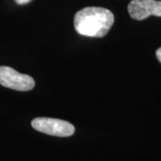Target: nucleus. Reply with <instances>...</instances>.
I'll return each instance as SVG.
<instances>
[{"label": "nucleus", "mask_w": 161, "mask_h": 161, "mask_svg": "<svg viewBox=\"0 0 161 161\" xmlns=\"http://www.w3.org/2000/svg\"><path fill=\"white\" fill-rule=\"evenodd\" d=\"M114 21V14L108 9L90 6L75 14L74 23L75 31L79 34L101 38L108 34Z\"/></svg>", "instance_id": "obj_1"}, {"label": "nucleus", "mask_w": 161, "mask_h": 161, "mask_svg": "<svg viewBox=\"0 0 161 161\" xmlns=\"http://www.w3.org/2000/svg\"><path fill=\"white\" fill-rule=\"evenodd\" d=\"M31 126L39 132L58 137H68L75 132V126L69 122L48 117L35 118L31 121Z\"/></svg>", "instance_id": "obj_2"}, {"label": "nucleus", "mask_w": 161, "mask_h": 161, "mask_svg": "<svg viewBox=\"0 0 161 161\" xmlns=\"http://www.w3.org/2000/svg\"><path fill=\"white\" fill-rule=\"evenodd\" d=\"M0 85L19 92H28L34 88V80L20 74L9 66H0Z\"/></svg>", "instance_id": "obj_3"}, {"label": "nucleus", "mask_w": 161, "mask_h": 161, "mask_svg": "<svg viewBox=\"0 0 161 161\" xmlns=\"http://www.w3.org/2000/svg\"><path fill=\"white\" fill-rule=\"evenodd\" d=\"M130 16L142 21L150 15L161 16V1L157 0H132L128 5Z\"/></svg>", "instance_id": "obj_4"}, {"label": "nucleus", "mask_w": 161, "mask_h": 161, "mask_svg": "<svg viewBox=\"0 0 161 161\" xmlns=\"http://www.w3.org/2000/svg\"><path fill=\"white\" fill-rule=\"evenodd\" d=\"M18 5H24V4H27L29 3L31 0H14Z\"/></svg>", "instance_id": "obj_5"}, {"label": "nucleus", "mask_w": 161, "mask_h": 161, "mask_svg": "<svg viewBox=\"0 0 161 161\" xmlns=\"http://www.w3.org/2000/svg\"><path fill=\"white\" fill-rule=\"evenodd\" d=\"M156 56L158 59V61L161 63V47H159L157 51H156Z\"/></svg>", "instance_id": "obj_6"}]
</instances>
